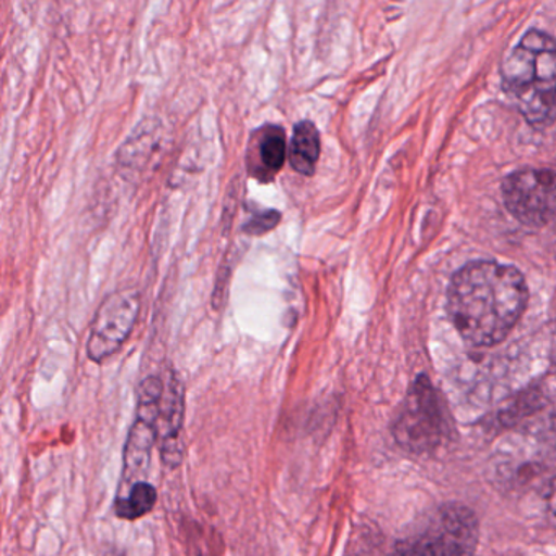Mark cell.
Segmentation results:
<instances>
[{"instance_id":"obj_13","label":"cell","mask_w":556,"mask_h":556,"mask_svg":"<svg viewBox=\"0 0 556 556\" xmlns=\"http://www.w3.org/2000/svg\"><path fill=\"white\" fill-rule=\"evenodd\" d=\"M545 503L548 519L552 520L553 526H556V477L553 478L548 490H546Z\"/></svg>"},{"instance_id":"obj_3","label":"cell","mask_w":556,"mask_h":556,"mask_svg":"<svg viewBox=\"0 0 556 556\" xmlns=\"http://www.w3.org/2000/svg\"><path fill=\"white\" fill-rule=\"evenodd\" d=\"M396 442L413 454L434 451L448 435V418L428 377L416 379L393 426Z\"/></svg>"},{"instance_id":"obj_4","label":"cell","mask_w":556,"mask_h":556,"mask_svg":"<svg viewBox=\"0 0 556 556\" xmlns=\"http://www.w3.org/2000/svg\"><path fill=\"white\" fill-rule=\"evenodd\" d=\"M478 543L477 517L465 506L447 504L396 546L400 553L413 555H470Z\"/></svg>"},{"instance_id":"obj_6","label":"cell","mask_w":556,"mask_h":556,"mask_svg":"<svg viewBox=\"0 0 556 556\" xmlns=\"http://www.w3.org/2000/svg\"><path fill=\"white\" fill-rule=\"evenodd\" d=\"M141 311V294L136 289L115 292L100 305L87 341V356L103 363L122 350Z\"/></svg>"},{"instance_id":"obj_8","label":"cell","mask_w":556,"mask_h":556,"mask_svg":"<svg viewBox=\"0 0 556 556\" xmlns=\"http://www.w3.org/2000/svg\"><path fill=\"white\" fill-rule=\"evenodd\" d=\"M288 136L278 125H263L250 136L247 170L256 180L271 184L288 161Z\"/></svg>"},{"instance_id":"obj_2","label":"cell","mask_w":556,"mask_h":556,"mask_svg":"<svg viewBox=\"0 0 556 556\" xmlns=\"http://www.w3.org/2000/svg\"><path fill=\"white\" fill-rule=\"evenodd\" d=\"M503 90L532 125H542L556 102V41L539 30L523 35L503 66Z\"/></svg>"},{"instance_id":"obj_9","label":"cell","mask_w":556,"mask_h":556,"mask_svg":"<svg viewBox=\"0 0 556 556\" xmlns=\"http://www.w3.org/2000/svg\"><path fill=\"white\" fill-rule=\"evenodd\" d=\"M162 402H164V405L161 406L162 415H164V432H162L161 457L167 467L177 468L184 460L180 432L185 416L184 386L177 377H172L167 395Z\"/></svg>"},{"instance_id":"obj_1","label":"cell","mask_w":556,"mask_h":556,"mask_svg":"<svg viewBox=\"0 0 556 556\" xmlns=\"http://www.w3.org/2000/svg\"><path fill=\"white\" fill-rule=\"evenodd\" d=\"M527 298L529 291L519 269L496 262L468 263L448 286V315L467 343L493 346L516 327Z\"/></svg>"},{"instance_id":"obj_12","label":"cell","mask_w":556,"mask_h":556,"mask_svg":"<svg viewBox=\"0 0 556 556\" xmlns=\"http://www.w3.org/2000/svg\"><path fill=\"white\" fill-rule=\"evenodd\" d=\"M281 223V213L276 210L255 211L249 223L243 224L242 230L249 236H265Z\"/></svg>"},{"instance_id":"obj_11","label":"cell","mask_w":556,"mask_h":556,"mask_svg":"<svg viewBox=\"0 0 556 556\" xmlns=\"http://www.w3.org/2000/svg\"><path fill=\"white\" fill-rule=\"evenodd\" d=\"M157 490L148 481H135L126 497L116 501V514L122 519L135 520L154 509Z\"/></svg>"},{"instance_id":"obj_10","label":"cell","mask_w":556,"mask_h":556,"mask_svg":"<svg viewBox=\"0 0 556 556\" xmlns=\"http://www.w3.org/2000/svg\"><path fill=\"white\" fill-rule=\"evenodd\" d=\"M321 142L320 132L312 122H301L294 126L291 146H289V165L298 174L312 177L320 159Z\"/></svg>"},{"instance_id":"obj_5","label":"cell","mask_w":556,"mask_h":556,"mask_svg":"<svg viewBox=\"0 0 556 556\" xmlns=\"http://www.w3.org/2000/svg\"><path fill=\"white\" fill-rule=\"evenodd\" d=\"M507 211L519 223L543 227L556 220V168H527L503 184Z\"/></svg>"},{"instance_id":"obj_7","label":"cell","mask_w":556,"mask_h":556,"mask_svg":"<svg viewBox=\"0 0 556 556\" xmlns=\"http://www.w3.org/2000/svg\"><path fill=\"white\" fill-rule=\"evenodd\" d=\"M164 383L159 377H148L138 389V413L129 431L125 447V478L144 473L151 460V452L157 441V419Z\"/></svg>"}]
</instances>
